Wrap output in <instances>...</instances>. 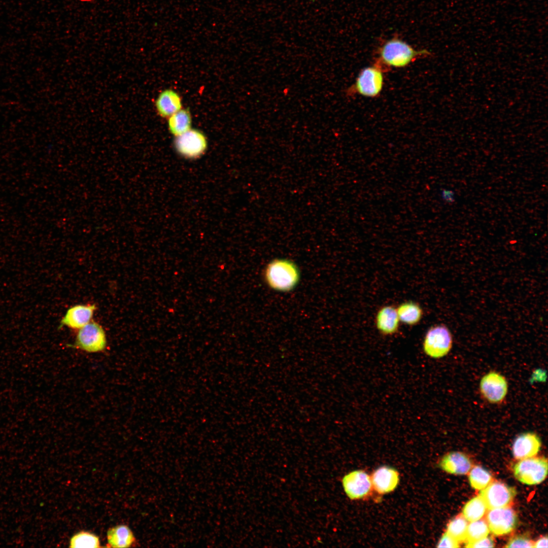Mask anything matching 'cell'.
Instances as JSON below:
<instances>
[{"label":"cell","instance_id":"obj_22","mask_svg":"<svg viewBox=\"0 0 548 548\" xmlns=\"http://www.w3.org/2000/svg\"><path fill=\"white\" fill-rule=\"evenodd\" d=\"M469 481L472 488L481 490L492 481L491 474L480 466H474L470 471Z\"/></svg>","mask_w":548,"mask_h":548},{"label":"cell","instance_id":"obj_6","mask_svg":"<svg viewBox=\"0 0 548 548\" xmlns=\"http://www.w3.org/2000/svg\"><path fill=\"white\" fill-rule=\"evenodd\" d=\"M513 467V474L520 482L537 485L543 482L547 474V462L544 457H530L520 459Z\"/></svg>","mask_w":548,"mask_h":548},{"label":"cell","instance_id":"obj_4","mask_svg":"<svg viewBox=\"0 0 548 548\" xmlns=\"http://www.w3.org/2000/svg\"><path fill=\"white\" fill-rule=\"evenodd\" d=\"M107 346V337L102 326L95 322L89 323L79 329L75 341L68 346L79 349L88 353L104 351Z\"/></svg>","mask_w":548,"mask_h":548},{"label":"cell","instance_id":"obj_2","mask_svg":"<svg viewBox=\"0 0 548 548\" xmlns=\"http://www.w3.org/2000/svg\"><path fill=\"white\" fill-rule=\"evenodd\" d=\"M300 271L292 261L277 258L270 261L264 270V279L271 289L281 292L292 290L300 280Z\"/></svg>","mask_w":548,"mask_h":548},{"label":"cell","instance_id":"obj_8","mask_svg":"<svg viewBox=\"0 0 548 548\" xmlns=\"http://www.w3.org/2000/svg\"><path fill=\"white\" fill-rule=\"evenodd\" d=\"M517 491L514 487L499 481L491 482L481 490L480 496L484 501L487 509L508 506L514 499Z\"/></svg>","mask_w":548,"mask_h":548},{"label":"cell","instance_id":"obj_21","mask_svg":"<svg viewBox=\"0 0 548 548\" xmlns=\"http://www.w3.org/2000/svg\"><path fill=\"white\" fill-rule=\"evenodd\" d=\"M486 505L478 495L468 501L462 509V515L468 521L472 522L481 519L486 513Z\"/></svg>","mask_w":548,"mask_h":548},{"label":"cell","instance_id":"obj_11","mask_svg":"<svg viewBox=\"0 0 548 548\" xmlns=\"http://www.w3.org/2000/svg\"><path fill=\"white\" fill-rule=\"evenodd\" d=\"M342 485L346 494L352 500L366 497L372 489L370 476L361 470H354L344 475Z\"/></svg>","mask_w":548,"mask_h":548},{"label":"cell","instance_id":"obj_29","mask_svg":"<svg viewBox=\"0 0 548 548\" xmlns=\"http://www.w3.org/2000/svg\"><path fill=\"white\" fill-rule=\"evenodd\" d=\"M439 196L441 199L445 203L452 204L456 200L455 191L452 189L442 188L439 191Z\"/></svg>","mask_w":548,"mask_h":548},{"label":"cell","instance_id":"obj_27","mask_svg":"<svg viewBox=\"0 0 548 548\" xmlns=\"http://www.w3.org/2000/svg\"><path fill=\"white\" fill-rule=\"evenodd\" d=\"M459 542L452 537L447 532L444 533L437 543L438 547L455 548L459 547Z\"/></svg>","mask_w":548,"mask_h":548},{"label":"cell","instance_id":"obj_16","mask_svg":"<svg viewBox=\"0 0 548 548\" xmlns=\"http://www.w3.org/2000/svg\"><path fill=\"white\" fill-rule=\"evenodd\" d=\"M443 471L453 474H466L472 467L469 458L464 453L453 452L444 456L439 463Z\"/></svg>","mask_w":548,"mask_h":548},{"label":"cell","instance_id":"obj_30","mask_svg":"<svg viewBox=\"0 0 548 548\" xmlns=\"http://www.w3.org/2000/svg\"><path fill=\"white\" fill-rule=\"evenodd\" d=\"M547 547V536H543L538 539L535 543H534V547Z\"/></svg>","mask_w":548,"mask_h":548},{"label":"cell","instance_id":"obj_12","mask_svg":"<svg viewBox=\"0 0 548 548\" xmlns=\"http://www.w3.org/2000/svg\"><path fill=\"white\" fill-rule=\"evenodd\" d=\"M96 309L95 304H77L69 308L60 320L58 329L63 326L79 329L89 323Z\"/></svg>","mask_w":548,"mask_h":548},{"label":"cell","instance_id":"obj_1","mask_svg":"<svg viewBox=\"0 0 548 548\" xmlns=\"http://www.w3.org/2000/svg\"><path fill=\"white\" fill-rule=\"evenodd\" d=\"M376 62L388 67H403L415 60L430 56L426 49L416 50L411 45L398 37L385 41L378 49Z\"/></svg>","mask_w":548,"mask_h":548},{"label":"cell","instance_id":"obj_23","mask_svg":"<svg viewBox=\"0 0 548 548\" xmlns=\"http://www.w3.org/2000/svg\"><path fill=\"white\" fill-rule=\"evenodd\" d=\"M489 531L487 522L484 519H480L471 522L467 526L465 544L486 537L489 533Z\"/></svg>","mask_w":548,"mask_h":548},{"label":"cell","instance_id":"obj_18","mask_svg":"<svg viewBox=\"0 0 548 548\" xmlns=\"http://www.w3.org/2000/svg\"><path fill=\"white\" fill-rule=\"evenodd\" d=\"M107 540L108 547H129L134 544L135 538L128 526L120 525L108 530Z\"/></svg>","mask_w":548,"mask_h":548},{"label":"cell","instance_id":"obj_28","mask_svg":"<svg viewBox=\"0 0 548 548\" xmlns=\"http://www.w3.org/2000/svg\"><path fill=\"white\" fill-rule=\"evenodd\" d=\"M465 546L470 548L493 547H494V542L492 538L487 536L479 540L466 543Z\"/></svg>","mask_w":548,"mask_h":548},{"label":"cell","instance_id":"obj_13","mask_svg":"<svg viewBox=\"0 0 548 548\" xmlns=\"http://www.w3.org/2000/svg\"><path fill=\"white\" fill-rule=\"evenodd\" d=\"M372 489L380 494L390 493L395 489L399 475L394 468L384 466L377 468L370 476Z\"/></svg>","mask_w":548,"mask_h":548},{"label":"cell","instance_id":"obj_20","mask_svg":"<svg viewBox=\"0 0 548 548\" xmlns=\"http://www.w3.org/2000/svg\"><path fill=\"white\" fill-rule=\"evenodd\" d=\"M169 117L168 125L169 131L176 136L190 129L191 117L188 109H181Z\"/></svg>","mask_w":548,"mask_h":548},{"label":"cell","instance_id":"obj_10","mask_svg":"<svg viewBox=\"0 0 548 548\" xmlns=\"http://www.w3.org/2000/svg\"><path fill=\"white\" fill-rule=\"evenodd\" d=\"M175 146L178 153L183 156L187 158H196L206 150L207 141L202 132L190 129L176 136Z\"/></svg>","mask_w":548,"mask_h":548},{"label":"cell","instance_id":"obj_5","mask_svg":"<svg viewBox=\"0 0 548 548\" xmlns=\"http://www.w3.org/2000/svg\"><path fill=\"white\" fill-rule=\"evenodd\" d=\"M453 345V337L450 331L443 325L431 327L426 333L423 341V349L428 356L440 358L446 356Z\"/></svg>","mask_w":548,"mask_h":548},{"label":"cell","instance_id":"obj_19","mask_svg":"<svg viewBox=\"0 0 548 548\" xmlns=\"http://www.w3.org/2000/svg\"><path fill=\"white\" fill-rule=\"evenodd\" d=\"M399 321L408 325H415L421 320L423 312L417 303L409 301L402 302L396 309Z\"/></svg>","mask_w":548,"mask_h":548},{"label":"cell","instance_id":"obj_26","mask_svg":"<svg viewBox=\"0 0 548 548\" xmlns=\"http://www.w3.org/2000/svg\"><path fill=\"white\" fill-rule=\"evenodd\" d=\"M506 547H534V542L527 536L517 535L511 538Z\"/></svg>","mask_w":548,"mask_h":548},{"label":"cell","instance_id":"obj_17","mask_svg":"<svg viewBox=\"0 0 548 548\" xmlns=\"http://www.w3.org/2000/svg\"><path fill=\"white\" fill-rule=\"evenodd\" d=\"M158 114L162 117H169L181 109V97L175 91L166 89L161 92L155 101Z\"/></svg>","mask_w":548,"mask_h":548},{"label":"cell","instance_id":"obj_9","mask_svg":"<svg viewBox=\"0 0 548 548\" xmlns=\"http://www.w3.org/2000/svg\"><path fill=\"white\" fill-rule=\"evenodd\" d=\"M486 521L489 530L495 535L509 533L517 527L518 518L515 511L505 506L489 509L486 514Z\"/></svg>","mask_w":548,"mask_h":548},{"label":"cell","instance_id":"obj_7","mask_svg":"<svg viewBox=\"0 0 548 548\" xmlns=\"http://www.w3.org/2000/svg\"><path fill=\"white\" fill-rule=\"evenodd\" d=\"M508 382L500 373L492 370L481 378L479 391L482 398L493 404H500L505 400L508 393Z\"/></svg>","mask_w":548,"mask_h":548},{"label":"cell","instance_id":"obj_3","mask_svg":"<svg viewBox=\"0 0 548 548\" xmlns=\"http://www.w3.org/2000/svg\"><path fill=\"white\" fill-rule=\"evenodd\" d=\"M383 83V66L376 62L360 71L355 82L348 89L347 93L374 97L381 92Z\"/></svg>","mask_w":548,"mask_h":548},{"label":"cell","instance_id":"obj_25","mask_svg":"<svg viewBox=\"0 0 548 548\" xmlns=\"http://www.w3.org/2000/svg\"><path fill=\"white\" fill-rule=\"evenodd\" d=\"M70 547H100L99 537L92 533L80 531L74 534L70 541Z\"/></svg>","mask_w":548,"mask_h":548},{"label":"cell","instance_id":"obj_15","mask_svg":"<svg viewBox=\"0 0 548 548\" xmlns=\"http://www.w3.org/2000/svg\"><path fill=\"white\" fill-rule=\"evenodd\" d=\"M399 322L396 309L392 305L382 307L375 316L376 328L385 335H392L396 333L399 329Z\"/></svg>","mask_w":548,"mask_h":548},{"label":"cell","instance_id":"obj_24","mask_svg":"<svg viewBox=\"0 0 548 548\" xmlns=\"http://www.w3.org/2000/svg\"><path fill=\"white\" fill-rule=\"evenodd\" d=\"M468 525L463 515L458 516L449 523L446 532L459 542L465 541Z\"/></svg>","mask_w":548,"mask_h":548},{"label":"cell","instance_id":"obj_14","mask_svg":"<svg viewBox=\"0 0 548 548\" xmlns=\"http://www.w3.org/2000/svg\"><path fill=\"white\" fill-rule=\"evenodd\" d=\"M541 441L534 432H525L519 435L514 440L512 452L514 457L522 459L533 457L540 451Z\"/></svg>","mask_w":548,"mask_h":548}]
</instances>
